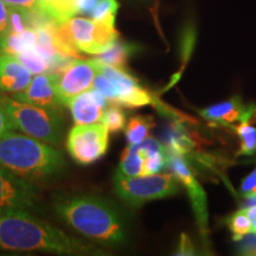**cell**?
I'll list each match as a JSON object with an SVG mask.
<instances>
[{"mask_svg":"<svg viewBox=\"0 0 256 256\" xmlns=\"http://www.w3.org/2000/svg\"><path fill=\"white\" fill-rule=\"evenodd\" d=\"M110 130L104 124H78L70 130L66 148L80 165H90L101 159L108 150Z\"/></svg>","mask_w":256,"mask_h":256,"instance_id":"ba28073f","label":"cell"},{"mask_svg":"<svg viewBox=\"0 0 256 256\" xmlns=\"http://www.w3.org/2000/svg\"><path fill=\"white\" fill-rule=\"evenodd\" d=\"M10 8H17L22 11H34L38 8L40 0H2Z\"/></svg>","mask_w":256,"mask_h":256,"instance_id":"484cf974","label":"cell"},{"mask_svg":"<svg viewBox=\"0 0 256 256\" xmlns=\"http://www.w3.org/2000/svg\"><path fill=\"white\" fill-rule=\"evenodd\" d=\"M0 249L8 252H46L62 255L96 254V249L66 235L30 212L0 215Z\"/></svg>","mask_w":256,"mask_h":256,"instance_id":"6da1fadb","label":"cell"},{"mask_svg":"<svg viewBox=\"0 0 256 256\" xmlns=\"http://www.w3.org/2000/svg\"><path fill=\"white\" fill-rule=\"evenodd\" d=\"M0 166L28 180H44L62 174L66 162L44 142L10 130L0 136Z\"/></svg>","mask_w":256,"mask_h":256,"instance_id":"3957f363","label":"cell"},{"mask_svg":"<svg viewBox=\"0 0 256 256\" xmlns=\"http://www.w3.org/2000/svg\"><path fill=\"white\" fill-rule=\"evenodd\" d=\"M134 52V46L127 43H121L116 40L112 48L104 51L101 55H98V62L107 64V66H115L119 69H126L128 58Z\"/></svg>","mask_w":256,"mask_h":256,"instance_id":"d6986e66","label":"cell"},{"mask_svg":"<svg viewBox=\"0 0 256 256\" xmlns=\"http://www.w3.org/2000/svg\"><path fill=\"white\" fill-rule=\"evenodd\" d=\"M56 89L60 106H68L74 98L94 87L98 74L95 60H75L57 72Z\"/></svg>","mask_w":256,"mask_h":256,"instance_id":"9c48e42d","label":"cell"},{"mask_svg":"<svg viewBox=\"0 0 256 256\" xmlns=\"http://www.w3.org/2000/svg\"><path fill=\"white\" fill-rule=\"evenodd\" d=\"M246 212H247L249 220H250L252 222V232L256 234V206L247 208V209H246Z\"/></svg>","mask_w":256,"mask_h":256,"instance_id":"d6a6232c","label":"cell"},{"mask_svg":"<svg viewBox=\"0 0 256 256\" xmlns=\"http://www.w3.org/2000/svg\"><path fill=\"white\" fill-rule=\"evenodd\" d=\"M56 80V72H44L34 75L28 87L18 94H14L12 98L25 104L56 110L60 106L57 98Z\"/></svg>","mask_w":256,"mask_h":256,"instance_id":"7c38bea8","label":"cell"},{"mask_svg":"<svg viewBox=\"0 0 256 256\" xmlns=\"http://www.w3.org/2000/svg\"><path fill=\"white\" fill-rule=\"evenodd\" d=\"M154 127V119L150 115H139L130 119L126 127V138L130 145H139L150 136Z\"/></svg>","mask_w":256,"mask_h":256,"instance_id":"ac0fdd59","label":"cell"},{"mask_svg":"<svg viewBox=\"0 0 256 256\" xmlns=\"http://www.w3.org/2000/svg\"><path fill=\"white\" fill-rule=\"evenodd\" d=\"M32 81V74L17 57L0 54V92L18 94L25 90Z\"/></svg>","mask_w":256,"mask_h":256,"instance_id":"4fadbf2b","label":"cell"},{"mask_svg":"<svg viewBox=\"0 0 256 256\" xmlns=\"http://www.w3.org/2000/svg\"><path fill=\"white\" fill-rule=\"evenodd\" d=\"M62 28L76 49L88 55H101L119 40L115 26L94 19L72 18L62 24Z\"/></svg>","mask_w":256,"mask_h":256,"instance_id":"8992f818","label":"cell"},{"mask_svg":"<svg viewBox=\"0 0 256 256\" xmlns=\"http://www.w3.org/2000/svg\"><path fill=\"white\" fill-rule=\"evenodd\" d=\"M242 194L244 196L256 194V168L243 180L242 183Z\"/></svg>","mask_w":256,"mask_h":256,"instance_id":"83f0119b","label":"cell"},{"mask_svg":"<svg viewBox=\"0 0 256 256\" xmlns=\"http://www.w3.org/2000/svg\"><path fill=\"white\" fill-rule=\"evenodd\" d=\"M42 206L40 194L32 180L0 166V215L36 212Z\"/></svg>","mask_w":256,"mask_h":256,"instance_id":"52a82bcc","label":"cell"},{"mask_svg":"<svg viewBox=\"0 0 256 256\" xmlns=\"http://www.w3.org/2000/svg\"><path fill=\"white\" fill-rule=\"evenodd\" d=\"M246 200L243 202V209H247V208H252L256 206V194H248L244 196Z\"/></svg>","mask_w":256,"mask_h":256,"instance_id":"836d02e7","label":"cell"},{"mask_svg":"<svg viewBox=\"0 0 256 256\" xmlns=\"http://www.w3.org/2000/svg\"><path fill=\"white\" fill-rule=\"evenodd\" d=\"M10 14H11V8L0 0V31L2 32V34L10 31Z\"/></svg>","mask_w":256,"mask_h":256,"instance_id":"4316f807","label":"cell"},{"mask_svg":"<svg viewBox=\"0 0 256 256\" xmlns=\"http://www.w3.org/2000/svg\"><path fill=\"white\" fill-rule=\"evenodd\" d=\"M108 101L98 90H88L74 98L68 107L72 119L78 124H92L101 122L102 114Z\"/></svg>","mask_w":256,"mask_h":256,"instance_id":"5bb4252c","label":"cell"},{"mask_svg":"<svg viewBox=\"0 0 256 256\" xmlns=\"http://www.w3.org/2000/svg\"><path fill=\"white\" fill-rule=\"evenodd\" d=\"M14 130V124H12L8 113H6L4 108H2V104H0V136H2L5 133Z\"/></svg>","mask_w":256,"mask_h":256,"instance_id":"1f68e13d","label":"cell"},{"mask_svg":"<svg viewBox=\"0 0 256 256\" xmlns=\"http://www.w3.org/2000/svg\"><path fill=\"white\" fill-rule=\"evenodd\" d=\"M144 162H145V160L138 151V146L130 145L124 150L118 172L128 176V177L144 176Z\"/></svg>","mask_w":256,"mask_h":256,"instance_id":"ffe728a7","label":"cell"},{"mask_svg":"<svg viewBox=\"0 0 256 256\" xmlns=\"http://www.w3.org/2000/svg\"><path fill=\"white\" fill-rule=\"evenodd\" d=\"M234 128L241 138V151L238 154H254L256 152V127L250 124V119L242 120L238 126Z\"/></svg>","mask_w":256,"mask_h":256,"instance_id":"7402d4cb","label":"cell"},{"mask_svg":"<svg viewBox=\"0 0 256 256\" xmlns=\"http://www.w3.org/2000/svg\"><path fill=\"white\" fill-rule=\"evenodd\" d=\"M101 124H104L112 133L121 132L126 127V115L120 106H110L107 110H104L102 114Z\"/></svg>","mask_w":256,"mask_h":256,"instance_id":"d4e9b609","label":"cell"},{"mask_svg":"<svg viewBox=\"0 0 256 256\" xmlns=\"http://www.w3.org/2000/svg\"><path fill=\"white\" fill-rule=\"evenodd\" d=\"M166 165H168V168L174 172V177L178 179V182L183 183L184 186L188 188L190 200L192 202V208H194L198 220V226H200L203 235H206L208 232V204L206 192H204L203 188L200 186L196 177L192 174L191 170L188 168L184 156L168 152Z\"/></svg>","mask_w":256,"mask_h":256,"instance_id":"8fae6325","label":"cell"},{"mask_svg":"<svg viewBox=\"0 0 256 256\" xmlns=\"http://www.w3.org/2000/svg\"><path fill=\"white\" fill-rule=\"evenodd\" d=\"M114 188L124 203L133 208H140L148 202L174 196L179 191V185L174 174H156L128 177L116 172Z\"/></svg>","mask_w":256,"mask_h":256,"instance_id":"5b68a950","label":"cell"},{"mask_svg":"<svg viewBox=\"0 0 256 256\" xmlns=\"http://www.w3.org/2000/svg\"><path fill=\"white\" fill-rule=\"evenodd\" d=\"M100 0H76L78 14H90Z\"/></svg>","mask_w":256,"mask_h":256,"instance_id":"f1b7e54d","label":"cell"},{"mask_svg":"<svg viewBox=\"0 0 256 256\" xmlns=\"http://www.w3.org/2000/svg\"><path fill=\"white\" fill-rule=\"evenodd\" d=\"M228 226L232 232L235 241H241L246 235L252 232V222L246 212V209H242L238 212H235L228 218Z\"/></svg>","mask_w":256,"mask_h":256,"instance_id":"cb8c5ba5","label":"cell"},{"mask_svg":"<svg viewBox=\"0 0 256 256\" xmlns=\"http://www.w3.org/2000/svg\"><path fill=\"white\" fill-rule=\"evenodd\" d=\"M2 32L0 31V40H2Z\"/></svg>","mask_w":256,"mask_h":256,"instance_id":"e575fe53","label":"cell"},{"mask_svg":"<svg viewBox=\"0 0 256 256\" xmlns=\"http://www.w3.org/2000/svg\"><path fill=\"white\" fill-rule=\"evenodd\" d=\"M119 8L120 5L118 0H100L90 14L92 19L115 26V19Z\"/></svg>","mask_w":256,"mask_h":256,"instance_id":"603a6c76","label":"cell"},{"mask_svg":"<svg viewBox=\"0 0 256 256\" xmlns=\"http://www.w3.org/2000/svg\"><path fill=\"white\" fill-rule=\"evenodd\" d=\"M38 10L58 25L66 23L78 14L76 0H40Z\"/></svg>","mask_w":256,"mask_h":256,"instance_id":"e0dca14e","label":"cell"},{"mask_svg":"<svg viewBox=\"0 0 256 256\" xmlns=\"http://www.w3.org/2000/svg\"><path fill=\"white\" fill-rule=\"evenodd\" d=\"M98 70L113 83L116 92L115 104L124 108H140L146 106H156V100L150 92L144 89L138 80L133 78L126 70L115 68L98 62L95 58Z\"/></svg>","mask_w":256,"mask_h":256,"instance_id":"30bf717a","label":"cell"},{"mask_svg":"<svg viewBox=\"0 0 256 256\" xmlns=\"http://www.w3.org/2000/svg\"><path fill=\"white\" fill-rule=\"evenodd\" d=\"M16 57L30 70L32 75H40V74L48 72L51 70L50 62L42 55L36 48L18 54Z\"/></svg>","mask_w":256,"mask_h":256,"instance_id":"44dd1931","label":"cell"},{"mask_svg":"<svg viewBox=\"0 0 256 256\" xmlns=\"http://www.w3.org/2000/svg\"><path fill=\"white\" fill-rule=\"evenodd\" d=\"M241 241L242 243V249L246 254H256V234L250 232L248 235H246Z\"/></svg>","mask_w":256,"mask_h":256,"instance_id":"f546056e","label":"cell"},{"mask_svg":"<svg viewBox=\"0 0 256 256\" xmlns=\"http://www.w3.org/2000/svg\"><path fill=\"white\" fill-rule=\"evenodd\" d=\"M38 36L34 28H26L23 32L8 31V34H2L0 40V51L17 56L18 54L36 48Z\"/></svg>","mask_w":256,"mask_h":256,"instance_id":"2e32d148","label":"cell"},{"mask_svg":"<svg viewBox=\"0 0 256 256\" xmlns=\"http://www.w3.org/2000/svg\"><path fill=\"white\" fill-rule=\"evenodd\" d=\"M57 216L90 241L119 246L126 241L120 211L110 202L89 194H64L54 203Z\"/></svg>","mask_w":256,"mask_h":256,"instance_id":"7a4b0ae2","label":"cell"},{"mask_svg":"<svg viewBox=\"0 0 256 256\" xmlns=\"http://www.w3.org/2000/svg\"><path fill=\"white\" fill-rule=\"evenodd\" d=\"M177 255H194V248L192 246L190 238H188L186 234L182 235Z\"/></svg>","mask_w":256,"mask_h":256,"instance_id":"4dcf8cb0","label":"cell"},{"mask_svg":"<svg viewBox=\"0 0 256 256\" xmlns=\"http://www.w3.org/2000/svg\"><path fill=\"white\" fill-rule=\"evenodd\" d=\"M0 104L16 130L52 145L62 142L64 122L56 110L25 104L5 95H0Z\"/></svg>","mask_w":256,"mask_h":256,"instance_id":"277c9868","label":"cell"},{"mask_svg":"<svg viewBox=\"0 0 256 256\" xmlns=\"http://www.w3.org/2000/svg\"><path fill=\"white\" fill-rule=\"evenodd\" d=\"M254 110H247L240 98L222 102V104L211 106L200 112L204 119L220 124H232L236 121L249 119Z\"/></svg>","mask_w":256,"mask_h":256,"instance_id":"9a60e30c","label":"cell"}]
</instances>
